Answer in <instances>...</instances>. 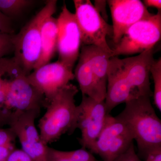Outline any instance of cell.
<instances>
[{"label":"cell","mask_w":161,"mask_h":161,"mask_svg":"<svg viewBox=\"0 0 161 161\" xmlns=\"http://www.w3.org/2000/svg\"><path fill=\"white\" fill-rule=\"evenodd\" d=\"M149 96L129 101L117 116L129 127L136 141L139 154L145 158L151 150L161 147V121Z\"/></svg>","instance_id":"cell-1"},{"label":"cell","mask_w":161,"mask_h":161,"mask_svg":"<svg viewBox=\"0 0 161 161\" xmlns=\"http://www.w3.org/2000/svg\"><path fill=\"white\" fill-rule=\"evenodd\" d=\"M78 92L77 87L69 83L47 103L46 112L38 124L40 138L44 144L53 142L63 134H71L76 130L75 97Z\"/></svg>","instance_id":"cell-2"},{"label":"cell","mask_w":161,"mask_h":161,"mask_svg":"<svg viewBox=\"0 0 161 161\" xmlns=\"http://www.w3.org/2000/svg\"><path fill=\"white\" fill-rule=\"evenodd\" d=\"M58 1H47L45 6L17 34L13 35L14 58L24 75L33 70L41 53V28L47 18L54 14Z\"/></svg>","instance_id":"cell-3"},{"label":"cell","mask_w":161,"mask_h":161,"mask_svg":"<svg viewBox=\"0 0 161 161\" xmlns=\"http://www.w3.org/2000/svg\"><path fill=\"white\" fill-rule=\"evenodd\" d=\"M46 104L44 95L30 83L23 72H19L7 79L1 122L3 125H9L11 120L23 113H40Z\"/></svg>","instance_id":"cell-4"},{"label":"cell","mask_w":161,"mask_h":161,"mask_svg":"<svg viewBox=\"0 0 161 161\" xmlns=\"http://www.w3.org/2000/svg\"><path fill=\"white\" fill-rule=\"evenodd\" d=\"M161 13L144 19L129 28L112 50V57L142 53L153 48L160 40Z\"/></svg>","instance_id":"cell-5"},{"label":"cell","mask_w":161,"mask_h":161,"mask_svg":"<svg viewBox=\"0 0 161 161\" xmlns=\"http://www.w3.org/2000/svg\"><path fill=\"white\" fill-rule=\"evenodd\" d=\"M75 16L81 34V46L93 45L112 55L107 37L112 36V26L108 24L89 0H74Z\"/></svg>","instance_id":"cell-6"},{"label":"cell","mask_w":161,"mask_h":161,"mask_svg":"<svg viewBox=\"0 0 161 161\" xmlns=\"http://www.w3.org/2000/svg\"><path fill=\"white\" fill-rule=\"evenodd\" d=\"M134 140L131 130L118 116L109 115L104 126L90 151L104 161H114L125 152Z\"/></svg>","instance_id":"cell-7"},{"label":"cell","mask_w":161,"mask_h":161,"mask_svg":"<svg viewBox=\"0 0 161 161\" xmlns=\"http://www.w3.org/2000/svg\"><path fill=\"white\" fill-rule=\"evenodd\" d=\"M108 113L104 101L95 100L82 95L81 102L77 107L76 129L81 131L79 142L81 148L90 149L102 131Z\"/></svg>","instance_id":"cell-8"},{"label":"cell","mask_w":161,"mask_h":161,"mask_svg":"<svg viewBox=\"0 0 161 161\" xmlns=\"http://www.w3.org/2000/svg\"><path fill=\"white\" fill-rule=\"evenodd\" d=\"M57 20L58 60L73 70L78 59L81 47L80 29L75 14L69 10L65 4H64Z\"/></svg>","instance_id":"cell-9"},{"label":"cell","mask_w":161,"mask_h":161,"mask_svg":"<svg viewBox=\"0 0 161 161\" xmlns=\"http://www.w3.org/2000/svg\"><path fill=\"white\" fill-rule=\"evenodd\" d=\"M40 112L23 113L13 119L9 126L19 138L22 150L33 161H47L48 146L41 140L35 125Z\"/></svg>","instance_id":"cell-10"},{"label":"cell","mask_w":161,"mask_h":161,"mask_svg":"<svg viewBox=\"0 0 161 161\" xmlns=\"http://www.w3.org/2000/svg\"><path fill=\"white\" fill-rule=\"evenodd\" d=\"M26 78L44 95L47 103L58 91L74 80L75 76L73 70L58 60L34 70Z\"/></svg>","instance_id":"cell-11"},{"label":"cell","mask_w":161,"mask_h":161,"mask_svg":"<svg viewBox=\"0 0 161 161\" xmlns=\"http://www.w3.org/2000/svg\"><path fill=\"white\" fill-rule=\"evenodd\" d=\"M108 3L112 14V36L115 45L130 26L153 14L139 0H110Z\"/></svg>","instance_id":"cell-12"},{"label":"cell","mask_w":161,"mask_h":161,"mask_svg":"<svg viewBox=\"0 0 161 161\" xmlns=\"http://www.w3.org/2000/svg\"><path fill=\"white\" fill-rule=\"evenodd\" d=\"M154 60L153 48L138 56L121 59L124 71L132 88L134 99L143 96H152L150 69Z\"/></svg>","instance_id":"cell-13"},{"label":"cell","mask_w":161,"mask_h":161,"mask_svg":"<svg viewBox=\"0 0 161 161\" xmlns=\"http://www.w3.org/2000/svg\"><path fill=\"white\" fill-rule=\"evenodd\" d=\"M133 99L131 86L127 78L121 59L110 58L108 71L107 93L104 102L109 114L115 107Z\"/></svg>","instance_id":"cell-14"},{"label":"cell","mask_w":161,"mask_h":161,"mask_svg":"<svg viewBox=\"0 0 161 161\" xmlns=\"http://www.w3.org/2000/svg\"><path fill=\"white\" fill-rule=\"evenodd\" d=\"M75 68V78L77 79L82 95H86L95 100L103 101L105 97L98 88L92 72L88 53L86 45H82Z\"/></svg>","instance_id":"cell-15"},{"label":"cell","mask_w":161,"mask_h":161,"mask_svg":"<svg viewBox=\"0 0 161 161\" xmlns=\"http://www.w3.org/2000/svg\"><path fill=\"white\" fill-rule=\"evenodd\" d=\"M58 35V20L51 16L45 19L41 26V53L34 70L50 63L53 58L57 52Z\"/></svg>","instance_id":"cell-16"},{"label":"cell","mask_w":161,"mask_h":161,"mask_svg":"<svg viewBox=\"0 0 161 161\" xmlns=\"http://www.w3.org/2000/svg\"><path fill=\"white\" fill-rule=\"evenodd\" d=\"M88 53L92 71L100 92L106 98L108 71L111 55L99 47L86 45Z\"/></svg>","instance_id":"cell-17"},{"label":"cell","mask_w":161,"mask_h":161,"mask_svg":"<svg viewBox=\"0 0 161 161\" xmlns=\"http://www.w3.org/2000/svg\"><path fill=\"white\" fill-rule=\"evenodd\" d=\"M36 2L34 0H0V11L12 20L21 16Z\"/></svg>","instance_id":"cell-18"},{"label":"cell","mask_w":161,"mask_h":161,"mask_svg":"<svg viewBox=\"0 0 161 161\" xmlns=\"http://www.w3.org/2000/svg\"><path fill=\"white\" fill-rule=\"evenodd\" d=\"M154 82L153 99L154 104L159 111L161 112V59L154 60L150 69Z\"/></svg>","instance_id":"cell-19"},{"label":"cell","mask_w":161,"mask_h":161,"mask_svg":"<svg viewBox=\"0 0 161 161\" xmlns=\"http://www.w3.org/2000/svg\"><path fill=\"white\" fill-rule=\"evenodd\" d=\"M61 152L73 161H98L92 153L82 148L73 151H61Z\"/></svg>","instance_id":"cell-20"},{"label":"cell","mask_w":161,"mask_h":161,"mask_svg":"<svg viewBox=\"0 0 161 161\" xmlns=\"http://www.w3.org/2000/svg\"><path fill=\"white\" fill-rule=\"evenodd\" d=\"M16 138L14 132L10 128L3 129L0 127V146L14 143Z\"/></svg>","instance_id":"cell-21"},{"label":"cell","mask_w":161,"mask_h":161,"mask_svg":"<svg viewBox=\"0 0 161 161\" xmlns=\"http://www.w3.org/2000/svg\"><path fill=\"white\" fill-rule=\"evenodd\" d=\"M0 34H14L12 20L0 11Z\"/></svg>","instance_id":"cell-22"},{"label":"cell","mask_w":161,"mask_h":161,"mask_svg":"<svg viewBox=\"0 0 161 161\" xmlns=\"http://www.w3.org/2000/svg\"><path fill=\"white\" fill-rule=\"evenodd\" d=\"M114 161H141L138 154L135 152L133 142L128 150Z\"/></svg>","instance_id":"cell-23"},{"label":"cell","mask_w":161,"mask_h":161,"mask_svg":"<svg viewBox=\"0 0 161 161\" xmlns=\"http://www.w3.org/2000/svg\"><path fill=\"white\" fill-rule=\"evenodd\" d=\"M47 161H73L64 155L60 150H56L48 147Z\"/></svg>","instance_id":"cell-24"},{"label":"cell","mask_w":161,"mask_h":161,"mask_svg":"<svg viewBox=\"0 0 161 161\" xmlns=\"http://www.w3.org/2000/svg\"><path fill=\"white\" fill-rule=\"evenodd\" d=\"M6 161H33L27 153L22 150L15 149L10 153Z\"/></svg>","instance_id":"cell-25"},{"label":"cell","mask_w":161,"mask_h":161,"mask_svg":"<svg viewBox=\"0 0 161 161\" xmlns=\"http://www.w3.org/2000/svg\"><path fill=\"white\" fill-rule=\"evenodd\" d=\"M4 76L5 75L3 74H0V118L5 101L6 81L7 79L3 78Z\"/></svg>","instance_id":"cell-26"},{"label":"cell","mask_w":161,"mask_h":161,"mask_svg":"<svg viewBox=\"0 0 161 161\" xmlns=\"http://www.w3.org/2000/svg\"><path fill=\"white\" fill-rule=\"evenodd\" d=\"M15 149L14 143L0 146V161H6L10 153Z\"/></svg>","instance_id":"cell-27"},{"label":"cell","mask_w":161,"mask_h":161,"mask_svg":"<svg viewBox=\"0 0 161 161\" xmlns=\"http://www.w3.org/2000/svg\"><path fill=\"white\" fill-rule=\"evenodd\" d=\"M145 161H161V147L151 150L147 153Z\"/></svg>","instance_id":"cell-28"},{"label":"cell","mask_w":161,"mask_h":161,"mask_svg":"<svg viewBox=\"0 0 161 161\" xmlns=\"http://www.w3.org/2000/svg\"><path fill=\"white\" fill-rule=\"evenodd\" d=\"M144 5L146 7H154L158 9V11H161V1L160 0H144Z\"/></svg>","instance_id":"cell-29"}]
</instances>
